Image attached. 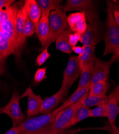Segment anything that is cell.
I'll return each mask as SVG.
<instances>
[{
	"mask_svg": "<svg viewBox=\"0 0 119 134\" xmlns=\"http://www.w3.org/2000/svg\"><path fill=\"white\" fill-rule=\"evenodd\" d=\"M55 116L52 113L27 118L18 127L20 134H53Z\"/></svg>",
	"mask_w": 119,
	"mask_h": 134,
	"instance_id": "1",
	"label": "cell"
},
{
	"mask_svg": "<svg viewBox=\"0 0 119 134\" xmlns=\"http://www.w3.org/2000/svg\"><path fill=\"white\" fill-rule=\"evenodd\" d=\"M107 19L106 32L104 36L105 49L103 57L113 54L119 45V28L114 20L111 1H107Z\"/></svg>",
	"mask_w": 119,
	"mask_h": 134,
	"instance_id": "2",
	"label": "cell"
},
{
	"mask_svg": "<svg viewBox=\"0 0 119 134\" xmlns=\"http://www.w3.org/2000/svg\"><path fill=\"white\" fill-rule=\"evenodd\" d=\"M63 6L61 4L49 14V35L46 46L44 49H48L50 44L55 41L58 35L66 31L68 27L67 16L66 13L63 11Z\"/></svg>",
	"mask_w": 119,
	"mask_h": 134,
	"instance_id": "3",
	"label": "cell"
},
{
	"mask_svg": "<svg viewBox=\"0 0 119 134\" xmlns=\"http://www.w3.org/2000/svg\"><path fill=\"white\" fill-rule=\"evenodd\" d=\"M78 11L85 14L88 22L99 19V15L95 9L94 1L91 0H67L63 7L64 13Z\"/></svg>",
	"mask_w": 119,
	"mask_h": 134,
	"instance_id": "4",
	"label": "cell"
},
{
	"mask_svg": "<svg viewBox=\"0 0 119 134\" xmlns=\"http://www.w3.org/2000/svg\"><path fill=\"white\" fill-rule=\"evenodd\" d=\"M102 25L99 18L88 22L87 29L81 35L80 42L83 46H95L103 39Z\"/></svg>",
	"mask_w": 119,
	"mask_h": 134,
	"instance_id": "5",
	"label": "cell"
},
{
	"mask_svg": "<svg viewBox=\"0 0 119 134\" xmlns=\"http://www.w3.org/2000/svg\"><path fill=\"white\" fill-rule=\"evenodd\" d=\"M119 60V57L112 55L109 61H103L95 57L93 62V72L90 85L99 81H107L112 64Z\"/></svg>",
	"mask_w": 119,
	"mask_h": 134,
	"instance_id": "6",
	"label": "cell"
},
{
	"mask_svg": "<svg viewBox=\"0 0 119 134\" xmlns=\"http://www.w3.org/2000/svg\"><path fill=\"white\" fill-rule=\"evenodd\" d=\"M20 96L19 93L14 92L9 102L3 107V113L8 115L12 119L13 127L18 126L27 118L20 106Z\"/></svg>",
	"mask_w": 119,
	"mask_h": 134,
	"instance_id": "7",
	"label": "cell"
},
{
	"mask_svg": "<svg viewBox=\"0 0 119 134\" xmlns=\"http://www.w3.org/2000/svg\"><path fill=\"white\" fill-rule=\"evenodd\" d=\"M81 73L78 57H70L63 72L61 88L69 90L76 82Z\"/></svg>",
	"mask_w": 119,
	"mask_h": 134,
	"instance_id": "8",
	"label": "cell"
},
{
	"mask_svg": "<svg viewBox=\"0 0 119 134\" xmlns=\"http://www.w3.org/2000/svg\"><path fill=\"white\" fill-rule=\"evenodd\" d=\"M82 99L77 103L60 111L55 116L53 127V134H60L63 130H65L66 126L72 119L75 110L82 105Z\"/></svg>",
	"mask_w": 119,
	"mask_h": 134,
	"instance_id": "9",
	"label": "cell"
},
{
	"mask_svg": "<svg viewBox=\"0 0 119 134\" xmlns=\"http://www.w3.org/2000/svg\"><path fill=\"white\" fill-rule=\"evenodd\" d=\"M17 13L18 12L15 13L8 20L0 24V29H1L4 37L9 41L11 46L15 53L18 50L16 27Z\"/></svg>",
	"mask_w": 119,
	"mask_h": 134,
	"instance_id": "10",
	"label": "cell"
},
{
	"mask_svg": "<svg viewBox=\"0 0 119 134\" xmlns=\"http://www.w3.org/2000/svg\"><path fill=\"white\" fill-rule=\"evenodd\" d=\"M119 88L118 86L107 96L106 99V106L107 118L109 123L112 125H116V119L119 114Z\"/></svg>",
	"mask_w": 119,
	"mask_h": 134,
	"instance_id": "11",
	"label": "cell"
},
{
	"mask_svg": "<svg viewBox=\"0 0 119 134\" xmlns=\"http://www.w3.org/2000/svg\"><path fill=\"white\" fill-rule=\"evenodd\" d=\"M68 90L61 87L60 90L54 94L43 100L40 114H46L52 113V111L62 102V100L67 95Z\"/></svg>",
	"mask_w": 119,
	"mask_h": 134,
	"instance_id": "12",
	"label": "cell"
},
{
	"mask_svg": "<svg viewBox=\"0 0 119 134\" xmlns=\"http://www.w3.org/2000/svg\"><path fill=\"white\" fill-rule=\"evenodd\" d=\"M27 97L28 105L26 111L27 116L30 118L40 114V110L43 100L39 95L36 94L30 86L24 93L20 96V99Z\"/></svg>",
	"mask_w": 119,
	"mask_h": 134,
	"instance_id": "13",
	"label": "cell"
},
{
	"mask_svg": "<svg viewBox=\"0 0 119 134\" xmlns=\"http://www.w3.org/2000/svg\"><path fill=\"white\" fill-rule=\"evenodd\" d=\"M50 13L48 12L42 13L41 17L36 26V35L41 43L43 49L46 46L49 35V16Z\"/></svg>",
	"mask_w": 119,
	"mask_h": 134,
	"instance_id": "14",
	"label": "cell"
},
{
	"mask_svg": "<svg viewBox=\"0 0 119 134\" xmlns=\"http://www.w3.org/2000/svg\"><path fill=\"white\" fill-rule=\"evenodd\" d=\"M67 23L70 30L75 33L82 35L87 29V19L83 12H76L70 14L67 17Z\"/></svg>",
	"mask_w": 119,
	"mask_h": 134,
	"instance_id": "15",
	"label": "cell"
},
{
	"mask_svg": "<svg viewBox=\"0 0 119 134\" xmlns=\"http://www.w3.org/2000/svg\"><path fill=\"white\" fill-rule=\"evenodd\" d=\"M27 17L24 7H21L18 11L16 25L18 49L22 48L26 41V37L24 35V27Z\"/></svg>",
	"mask_w": 119,
	"mask_h": 134,
	"instance_id": "16",
	"label": "cell"
},
{
	"mask_svg": "<svg viewBox=\"0 0 119 134\" xmlns=\"http://www.w3.org/2000/svg\"><path fill=\"white\" fill-rule=\"evenodd\" d=\"M90 87V85H89L84 88L80 89V90H76V91L72 93V94L61 106H60V107L55 108L52 111L53 115L55 116L60 111L79 101L80 100H81L89 91Z\"/></svg>",
	"mask_w": 119,
	"mask_h": 134,
	"instance_id": "17",
	"label": "cell"
},
{
	"mask_svg": "<svg viewBox=\"0 0 119 134\" xmlns=\"http://www.w3.org/2000/svg\"><path fill=\"white\" fill-rule=\"evenodd\" d=\"M27 16L36 26L39 21L42 12L36 0H26L23 5Z\"/></svg>",
	"mask_w": 119,
	"mask_h": 134,
	"instance_id": "18",
	"label": "cell"
},
{
	"mask_svg": "<svg viewBox=\"0 0 119 134\" xmlns=\"http://www.w3.org/2000/svg\"><path fill=\"white\" fill-rule=\"evenodd\" d=\"M70 33L69 30L64 31L58 35L55 40L56 49L68 54H70L72 51V47L70 46L69 41Z\"/></svg>",
	"mask_w": 119,
	"mask_h": 134,
	"instance_id": "19",
	"label": "cell"
},
{
	"mask_svg": "<svg viewBox=\"0 0 119 134\" xmlns=\"http://www.w3.org/2000/svg\"><path fill=\"white\" fill-rule=\"evenodd\" d=\"M84 48V53L78 56L81 70L84 67L93 63L95 58V46H83Z\"/></svg>",
	"mask_w": 119,
	"mask_h": 134,
	"instance_id": "20",
	"label": "cell"
},
{
	"mask_svg": "<svg viewBox=\"0 0 119 134\" xmlns=\"http://www.w3.org/2000/svg\"><path fill=\"white\" fill-rule=\"evenodd\" d=\"M90 108L83 105L79 106L75 110L72 119L70 121L66 126L65 129H68L74 125H76L80 122L84 120V119L89 118Z\"/></svg>",
	"mask_w": 119,
	"mask_h": 134,
	"instance_id": "21",
	"label": "cell"
},
{
	"mask_svg": "<svg viewBox=\"0 0 119 134\" xmlns=\"http://www.w3.org/2000/svg\"><path fill=\"white\" fill-rule=\"evenodd\" d=\"M93 72V63L84 67L81 70L80 79L76 90H80L90 85Z\"/></svg>",
	"mask_w": 119,
	"mask_h": 134,
	"instance_id": "22",
	"label": "cell"
},
{
	"mask_svg": "<svg viewBox=\"0 0 119 134\" xmlns=\"http://www.w3.org/2000/svg\"><path fill=\"white\" fill-rule=\"evenodd\" d=\"M109 88V83L107 81L97 82L90 85L89 94L98 97L105 96Z\"/></svg>",
	"mask_w": 119,
	"mask_h": 134,
	"instance_id": "23",
	"label": "cell"
},
{
	"mask_svg": "<svg viewBox=\"0 0 119 134\" xmlns=\"http://www.w3.org/2000/svg\"><path fill=\"white\" fill-rule=\"evenodd\" d=\"M15 53V52L7 39L4 37L0 29V58L5 60L8 56Z\"/></svg>",
	"mask_w": 119,
	"mask_h": 134,
	"instance_id": "24",
	"label": "cell"
},
{
	"mask_svg": "<svg viewBox=\"0 0 119 134\" xmlns=\"http://www.w3.org/2000/svg\"><path fill=\"white\" fill-rule=\"evenodd\" d=\"M36 1L42 13H50L51 11L56 10L63 2L60 0H37Z\"/></svg>",
	"mask_w": 119,
	"mask_h": 134,
	"instance_id": "25",
	"label": "cell"
},
{
	"mask_svg": "<svg viewBox=\"0 0 119 134\" xmlns=\"http://www.w3.org/2000/svg\"><path fill=\"white\" fill-rule=\"evenodd\" d=\"M107 97L106 95L100 97L91 96L88 92L82 99V105L89 108L98 106L105 101Z\"/></svg>",
	"mask_w": 119,
	"mask_h": 134,
	"instance_id": "26",
	"label": "cell"
},
{
	"mask_svg": "<svg viewBox=\"0 0 119 134\" xmlns=\"http://www.w3.org/2000/svg\"><path fill=\"white\" fill-rule=\"evenodd\" d=\"M107 99V98H106ZM106 99L105 101L97 106L96 107L90 109L89 118H104L107 117Z\"/></svg>",
	"mask_w": 119,
	"mask_h": 134,
	"instance_id": "27",
	"label": "cell"
},
{
	"mask_svg": "<svg viewBox=\"0 0 119 134\" xmlns=\"http://www.w3.org/2000/svg\"><path fill=\"white\" fill-rule=\"evenodd\" d=\"M18 11V7L16 4L9 6L5 9H0V24L8 20L15 13Z\"/></svg>",
	"mask_w": 119,
	"mask_h": 134,
	"instance_id": "28",
	"label": "cell"
},
{
	"mask_svg": "<svg viewBox=\"0 0 119 134\" xmlns=\"http://www.w3.org/2000/svg\"><path fill=\"white\" fill-rule=\"evenodd\" d=\"M36 32V27L33 22L27 17L24 27V35L25 37H30L33 36Z\"/></svg>",
	"mask_w": 119,
	"mask_h": 134,
	"instance_id": "29",
	"label": "cell"
},
{
	"mask_svg": "<svg viewBox=\"0 0 119 134\" xmlns=\"http://www.w3.org/2000/svg\"><path fill=\"white\" fill-rule=\"evenodd\" d=\"M50 57V54L48 52V49L46 48L43 49L41 53L40 54L37 58L36 64L39 66L42 65L46 62Z\"/></svg>",
	"mask_w": 119,
	"mask_h": 134,
	"instance_id": "30",
	"label": "cell"
},
{
	"mask_svg": "<svg viewBox=\"0 0 119 134\" xmlns=\"http://www.w3.org/2000/svg\"><path fill=\"white\" fill-rule=\"evenodd\" d=\"M47 71L46 67L41 68L37 69L35 75V81L37 83H40L44 80L46 77V73Z\"/></svg>",
	"mask_w": 119,
	"mask_h": 134,
	"instance_id": "31",
	"label": "cell"
},
{
	"mask_svg": "<svg viewBox=\"0 0 119 134\" xmlns=\"http://www.w3.org/2000/svg\"><path fill=\"white\" fill-rule=\"evenodd\" d=\"M81 39V35L78 33H70L69 38V41L70 46L73 47L77 45V44Z\"/></svg>",
	"mask_w": 119,
	"mask_h": 134,
	"instance_id": "32",
	"label": "cell"
},
{
	"mask_svg": "<svg viewBox=\"0 0 119 134\" xmlns=\"http://www.w3.org/2000/svg\"><path fill=\"white\" fill-rule=\"evenodd\" d=\"M98 129H101L109 131L111 134H119V128L115 126L111 125L110 123L105 125L103 127L97 128Z\"/></svg>",
	"mask_w": 119,
	"mask_h": 134,
	"instance_id": "33",
	"label": "cell"
},
{
	"mask_svg": "<svg viewBox=\"0 0 119 134\" xmlns=\"http://www.w3.org/2000/svg\"><path fill=\"white\" fill-rule=\"evenodd\" d=\"M111 6L113 10V14L115 23L119 28V11L117 9L116 3L111 1Z\"/></svg>",
	"mask_w": 119,
	"mask_h": 134,
	"instance_id": "34",
	"label": "cell"
},
{
	"mask_svg": "<svg viewBox=\"0 0 119 134\" xmlns=\"http://www.w3.org/2000/svg\"><path fill=\"white\" fill-rule=\"evenodd\" d=\"M72 51H73L76 54H77L78 56L82 55L84 52V46H76L72 47Z\"/></svg>",
	"mask_w": 119,
	"mask_h": 134,
	"instance_id": "35",
	"label": "cell"
},
{
	"mask_svg": "<svg viewBox=\"0 0 119 134\" xmlns=\"http://www.w3.org/2000/svg\"><path fill=\"white\" fill-rule=\"evenodd\" d=\"M3 134H20L19 128L17 127H13Z\"/></svg>",
	"mask_w": 119,
	"mask_h": 134,
	"instance_id": "36",
	"label": "cell"
},
{
	"mask_svg": "<svg viewBox=\"0 0 119 134\" xmlns=\"http://www.w3.org/2000/svg\"><path fill=\"white\" fill-rule=\"evenodd\" d=\"M4 60L0 58V77L4 72Z\"/></svg>",
	"mask_w": 119,
	"mask_h": 134,
	"instance_id": "37",
	"label": "cell"
},
{
	"mask_svg": "<svg viewBox=\"0 0 119 134\" xmlns=\"http://www.w3.org/2000/svg\"><path fill=\"white\" fill-rule=\"evenodd\" d=\"M113 55L116 56V57H119V45L117 47V48L116 49V50L115 51V52H114Z\"/></svg>",
	"mask_w": 119,
	"mask_h": 134,
	"instance_id": "38",
	"label": "cell"
},
{
	"mask_svg": "<svg viewBox=\"0 0 119 134\" xmlns=\"http://www.w3.org/2000/svg\"><path fill=\"white\" fill-rule=\"evenodd\" d=\"M3 107L0 108V115L3 113Z\"/></svg>",
	"mask_w": 119,
	"mask_h": 134,
	"instance_id": "39",
	"label": "cell"
},
{
	"mask_svg": "<svg viewBox=\"0 0 119 134\" xmlns=\"http://www.w3.org/2000/svg\"><path fill=\"white\" fill-rule=\"evenodd\" d=\"M116 6H117V9L119 11V2L118 3H116Z\"/></svg>",
	"mask_w": 119,
	"mask_h": 134,
	"instance_id": "40",
	"label": "cell"
},
{
	"mask_svg": "<svg viewBox=\"0 0 119 134\" xmlns=\"http://www.w3.org/2000/svg\"><path fill=\"white\" fill-rule=\"evenodd\" d=\"M118 88H119V84H118Z\"/></svg>",
	"mask_w": 119,
	"mask_h": 134,
	"instance_id": "41",
	"label": "cell"
}]
</instances>
